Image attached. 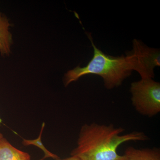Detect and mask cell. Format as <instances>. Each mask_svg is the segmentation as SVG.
Wrapping results in <instances>:
<instances>
[{
	"instance_id": "cell-5",
	"label": "cell",
	"mask_w": 160,
	"mask_h": 160,
	"mask_svg": "<svg viewBox=\"0 0 160 160\" xmlns=\"http://www.w3.org/2000/svg\"><path fill=\"white\" fill-rule=\"evenodd\" d=\"M29 153L15 148L6 138L0 139V160H30Z\"/></svg>"
},
{
	"instance_id": "cell-6",
	"label": "cell",
	"mask_w": 160,
	"mask_h": 160,
	"mask_svg": "<svg viewBox=\"0 0 160 160\" xmlns=\"http://www.w3.org/2000/svg\"><path fill=\"white\" fill-rule=\"evenodd\" d=\"M124 156V160H160V150L157 148L137 149L129 147Z\"/></svg>"
},
{
	"instance_id": "cell-8",
	"label": "cell",
	"mask_w": 160,
	"mask_h": 160,
	"mask_svg": "<svg viewBox=\"0 0 160 160\" xmlns=\"http://www.w3.org/2000/svg\"><path fill=\"white\" fill-rule=\"evenodd\" d=\"M45 126V123L43 122L42 124V128H41V131H40L39 135L38 138L33 140H27L25 139H23V145L25 146H34L38 147L39 149H42L43 152L45 153V156L44 158L40 160H44L47 158H51L53 159L58 160L60 158L56 154H53L52 152H50L46 148L44 145H43L42 141V136L44 128Z\"/></svg>"
},
{
	"instance_id": "cell-1",
	"label": "cell",
	"mask_w": 160,
	"mask_h": 160,
	"mask_svg": "<svg viewBox=\"0 0 160 160\" xmlns=\"http://www.w3.org/2000/svg\"><path fill=\"white\" fill-rule=\"evenodd\" d=\"M124 131L123 128H115L112 124H85L80 129L77 146L71 152V156L81 160H124L125 156L117 152L121 144L149 139L141 132L121 135Z\"/></svg>"
},
{
	"instance_id": "cell-2",
	"label": "cell",
	"mask_w": 160,
	"mask_h": 160,
	"mask_svg": "<svg viewBox=\"0 0 160 160\" xmlns=\"http://www.w3.org/2000/svg\"><path fill=\"white\" fill-rule=\"evenodd\" d=\"M87 35L93 47V57L85 67L78 66L66 73L64 77V85L66 87L83 76L96 74L102 78L107 89L120 86L134 70L133 57L130 52H126V56H121L105 54L95 46L91 33L87 32Z\"/></svg>"
},
{
	"instance_id": "cell-11",
	"label": "cell",
	"mask_w": 160,
	"mask_h": 160,
	"mask_svg": "<svg viewBox=\"0 0 160 160\" xmlns=\"http://www.w3.org/2000/svg\"><path fill=\"white\" fill-rule=\"evenodd\" d=\"M2 123V120L0 118V125Z\"/></svg>"
},
{
	"instance_id": "cell-7",
	"label": "cell",
	"mask_w": 160,
	"mask_h": 160,
	"mask_svg": "<svg viewBox=\"0 0 160 160\" xmlns=\"http://www.w3.org/2000/svg\"><path fill=\"white\" fill-rule=\"evenodd\" d=\"M10 26L6 16L0 12V53L8 55L10 52L12 44V35L9 31Z\"/></svg>"
},
{
	"instance_id": "cell-10",
	"label": "cell",
	"mask_w": 160,
	"mask_h": 160,
	"mask_svg": "<svg viewBox=\"0 0 160 160\" xmlns=\"http://www.w3.org/2000/svg\"><path fill=\"white\" fill-rule=\"evenodd\" d=\"M3 137H3V134H2V133H0V139L2 138Z\"/></svg>"
},
{
	"instance_id": "cell-3",
	"label": "cell",
	"mask_w": 160,
	"mask_h": 160,
	"mask_svg": "<svg viewBox=\"0 0 160 160\" xmlns=\"http://www.w3.org/2000/svg\"><path fill=\"white\" fill-rule=\"evenodd\" d=\"M130 91L135 109L142 115L152 117L160 112V84L152 78L132 83Z\"/></svg>"
},
{
	"instance_id": "cell-4",
	"label": "cell",
	"mask_w": 160,
	"mask_h": 160,
	"mask_svg": "<svg viewBox=\"0 0 160 160\" xmlns=\"http://www.w3.org/2000/svg\"><path fill=\"white\" fill-rule=\"evenodd\" d=\"M130 52L134 58V70L141 78H154V68L160 66L159 49L149 48L141 41L134 39Z\"/></svg>"
},
{
	"instance_id": "cell-9",
	"label": "cell",
	"mask_w": 160,
	"mask_h": 160,
	"mask_svg": "<svg viewBox=\"0 0 160 160\" xmlns=\"http://www.w3.org/2000/svg\"><path fill=\"white\" fill-rule=\"evenodd\" d=\"M58 160H81L78 158L74 156H71L70 157L66 158L63 159H59Z\"/></svg>"
}]
</instances>
